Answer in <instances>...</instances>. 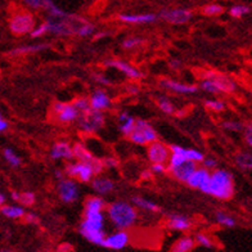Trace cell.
I'll return each mask as SVG.
<instances>
[{"label": "cell", "instance_id": "obj_1", "mask_svg": "<svg viewBox=\"0 0 252 252\" xmlns=\"http://www.w3.org/2000/svg\"><path fill=\"white\" fill-rule=\"evenodd\" d=\"M201 190L220 201L230 199L234 194L233 175L226 170L215 169L213 173H210L209 182Z\"/></svg>", "mask_w": 252, "mask_h": 252}, {"label": "cell", "instance_id": "obj_2", "mask_svg": "<svg viewBox=\"0 0 252 252\" xmlns=\"http://www.w3.org/2000/svg\"><path fill=\"white\" fill-rule=\"evenodd\" d=\"M107 214L113 225L123 230L133 228L138 220V211L135 206L125 201H116L111 203L107 209Z\"/></svg>", "mask_w": 252, "mask_h": 252}, {"label": "cell", "instance_id": "obj_3", "mask_svg": "<svg viewBox=\"0 0 252 252\" xmlns=\"http://www.w3.org/2000/svg\"><path fill=\"white\" fill-rule=\"evenodd\" d=\"M76 121L80 130L83 133L93 135V134L98 133L100 129H103V126L106 125V116H104V113L102 111L90 108L87 112L80 113Z\"/></svg>", "mask_w": 252, "mask_h": 252}, {"label": "cell", "instance_id": "obj_4", "mask_svg": "<svg viewBox=\"0 0 252 252\" xmlns=\"http://www.w3.org/2000/svg\"><path fill=\"white\" fill-rule=\"evenodd\" d=\"M127 138L136 146H148L150 143L157 140V133L147 120L138 119Z\"/></svg>", "mask_w": 252, "mask_h": 252}, {"label": "cell", "instance_id": "obj_5", "mask_svg": "<svg viewBox=\"0 0 252 252\" xmlns=\"http://www.w3.org/2000/svg\"><path fill=\"white\" fill-rule=\"evenodd\" d=\"M35 25H36V20L33 14L27 10H21L14 13L10 18L9 30L16 36H22V35L30 33Z\"/></svg>", "mask_w": 252, "mask_h": 252}, {"label": "cell", "instance_id": "obj_6", "mask_svg": "<svg viewBox=\"0 0 252 252\" xmlns=\"http://www.w3.org/2000/svg\"><path fill=\"white\" fill-rule=\"evenodd\" d=\"M52 112H53L54 119L60 124H72L75 123L79 117V112L72 103L66 102H54L52 106Z\"/></svg>", "mask_w": 252, "mask_h": 252}, {"label": "cell", "instance_id": "obj_7", "mask_svg": "<svg viewBox=\"0 0 252 252\" xmlns=\"http://www.w3.org/2000/svg\"><path fill=\"white\" fill-rule=\"evenodd\" d=\"M64 174L70 178L80 180L83 183H89L93 179L95 174L89 162H83V161H77V162H71L66 166Z\"/></svg>", "mask_w": 252, "mask_h": 252}, {"label": "cell", "instance_id": "obj_8", "mask_svg": "<svg viewBox=\"0 0 252 252\" xmlns=\"http://www.w3.org/2000/svg\"><path fill=\"white\" fill-rule=\"evenodd\" d=\"M201 79L211 80V81L215 84L216 89H218L219 93H225V94L233 93L237 88L236 83H234L230 77L224 75V73L216 72V71H211V70L206 71V72L202 73Z\"/></svg>", "mask_w": 252, "mask_h": 252}, {"label": "cell", "instance_id": "obj_9", "mask_svg": "<svg viewBox=\"0 0 252 252\" xmlns=\"http://www.w3.org/2000/svg\"><path fill=\"white\" fill-rule=\"evenodd\" d=\"M158 17L171 25H186L192 20L193 12L184 8H171L161 10Z\"/></svg>", "mask_w": 252, "mask_h": 252}, {"label": "cell", "instance_id": "obj_10", "mask_svg": "<svg viewBox=\"0 0 252 252\" xmlns=\"http://www.w3.org/2000/svg\"><path fill=\"white\" fill-rule=\"evenodd\" d=\"M170 147H167L165 143L155 140L150 143L147 147V157L151 161V163H167L170 158Z\"/></svg>", "mask_w": 252, "mask_h": 252}, {"label": "cell", "instance_id": "obj_11", "mask_svg": "<svg viewBox=\"0 0 252 252\" xmlns=\"http://www.w3.org/2000/svg\"><path fill=\"white\" fill-rule=\"evenodd\" d=\"M130 236L126 230L120 229L119 232L112 233L110 236H106L102 242V247L108 250H113V251H120L124 250L126 246L129 245Z\"/></svg>", "mask_w": 252, "mask_h": 252}, {"label": "cell", "instance_id": "obj_12", "mask_svg": "<svg viewBox=\"0 0 252 252\" xmlns=\"http://www.w3.org/2000/svg\"><path fill=\"white\" fill-rule=\"evenodd\" d=\"M104 67H111V68H116L121 73H124L127 79L130 80H139L144 77V73L136 67L131 66L129 62L123 60H107L104 62Z\"/></svg>", "mask_w": 252, "mask_h": 252}, {"label": "cell", "instance_id": "obj_13", "mask_svg": "<svg viewBox=\"0 0 252 252\" xmlns=\"http://www.w3.org/2000/svg\"><path fill=\"white\" fill-rule=\"evenodd\" d=\"M58 194L64 203H73L79 198V187L73 180L62 179L58 183Z\"/></svg>", "mask_w": 252, "mask_h": 252}, {"label": "cell", "instance_id": "obj_14", "mask_svg": "<svg viewBox=\"0 0 252 252\" xmlns=\"http://www.w3.org/2000/svg\"><path fill=\"white\" fill-rule=\"evenodd\" d=\"M159 87L178 94H194L198 92V87L192 85V84H184L180 81L170 79H161L159 80Z\"/></svg>", "mask_w": 252, "mask_h": 252}, {"label": "cell", "instance_id": "obj_15", "mask_svg": "<svg viewBox=\"0 0 252 252\" xmlns=\"http://www.w3.org/2000/svg\"><path fill=\"white\" fill-rule=\"evenodd\" d=\"M89 103L90 107L93 110L102 111L103 112V111L111 108V106H112V99H111V96L108 95L107 92H104L102 89H96L92 93V96L89 98Z\"/></svg>", "mask_w": 252, "mask_h": 252}, {"label": "cell", "instance_id": "obj_16", "mask_svg": "<svg viewBox=\"0 0 252 252\" xmlns=\"http://www.w3.org/2000/svg\"><path fill=\"white\" fill-rule=\"evenodd\" d=\"M197 163L193 162V161H189V159H186L183 161L179 165L173 166V167H169V171L173 174V176L175 179H178L179 182L187 183V180L189 179V176L192 175V173L196 170Z\"/></svg>", "mask_w": 252, "mask_h": 252}, {"label": "cell", "instance_id": "obj_17", "mask_svg": "<svg viewBox=\"0 0 252 252\" xmlns=\"http://www.w3.org/2000/svg\"><path fill=\"white\" fill-rule=\"evenodd\" d=\"M119 20L124 24L129 25H150L157 21V16L153 13H140V14H126L119 16Z\"/></svg>", "mask_w": 252, "mask_h": 252}, {"label": "cell", "instance_id": "obj_18", "mask_svg": "<svg viewBox=\"0 0 252 252\" xmlns=\"http://www.w3.org/2000/svg\"><path fill=\"white\" fill-rule=\"evenodd\" d=\"M210 178V170H207L206 167H196V170L193 171L192 175L189 176V179L187 180V184H188L190 188L193 189H201L207 184Z\"/></svg>", "mask_w": 252, "mask_h": 252}, {"label": "cell", "instance_id": "obj_19", "mask_svg": "<svg viewBox=\"0 0 252 252\" xmlns=\"http://www.w3.org/2000/svg\"><path fill=\"white\" fill-rule=\"evenodd\" d=\"M50 158L56 159V161H58V159L71 161V159H73L72 146L67 142L54 143V146L50 150Z\"/></svg>", "mask_w": 252, "mask_h": 252}, {"label": "cell", "instance_id": "obj_20", "mask_svg": "<svg viewBox=\"0 0 252 252\" xmlns=\"http://www.w3.org/2000/svg\"><path fill=\"white\" fill-rule=\"evenodd\" d=\"M167 226L173 230L179 232H188L192 228V221L188 216L180 215V214H171L167 218Z\"/></svg>", "mask_w": 252, "mask_h": 252}, {"label": "cell", "instance_id": "obj_21", "mask_svg": "<svg viewBox=\"0 0 252 252\" xmlns=\"http://www.w3.org/2000/svg\"><path fill=\"white\" fill-rule=\"evenodd\" d=\"M90 182H92V187H93L94 190H95L98 194H100V196L110 194L113 189H115V183H113V180H111L110 178L95 175Z\"/></svg>", "mask_w": 252, "mask_h": 252}, {"label": "cell", "instance_id": "obj_22", "mask_svg": "<svg viewBox=\"0 0 252 252\" xmlns=\"http://www.w3.org/2000/svg\"><path fill=\"white\" fill-rule=\"evenodd\" d=\"M80 233L84 238L89 241L93 245L100 246L103 242V239L106 237V233L103 229H95V228H88V226L80 225Z\"/></svg>", "mask_w": 252, "mask_h": 252}, {"label": "cell", "instance_id": "obj_23", "mask_svg": "<svg viewBox=\"0 0 252 252\" xmlns=\"http://www.w3.org/2000/svg\"><path fill=\"white\" fill-rule=\"evenodd\" d=\"M73 158H77V161H83V162H92L95 156L94 153L88 148L84 143H76L75 146H72Z\"/></svg>", "mask_w": 252, "mask_h": 252}, {"label": "cell", "instance_id": "obj_24", "mask_svg": "<svg viewBox=\"0 0 252 252\" xmlns=\"http://www.w3.org/2000/svg\"><path fill=\"white\" fill-rule=\"evenodd\" d=\"M117 123H119L120 131H121L125 136H127L131 133V130H133L134 124H135V119L127 112H121L119 115Z\"/></svg>", "mask_w": 252, "mask_h": 252}, {"label": "cell", "instance_id": "obj_25", "mask_svg": "<svg viewBox=\"0 0 252 252\" xmlns=\"http://www.w3.org/2000/svg\"><path fill=\"white\" fill-rule=\"evenodd\" d=\"M131 201H133V205L135 206V207H138V209H142L143 211H147V213L157 214L161 211V209H159L158 205H156V203L152 202V201H150V199L143 198V197L134 196Z\"/></svg>", "mask_w": 252, "mask_h": 252}, {"label": "cell", "instance_id": "obj_26", "mask_svg": "<svg viewBox=\"0 0 252 252\" xmlns=\"http://www.w3.org/2000/svg\"><path fill=\"white\" fill-rule=\"evenodd\" d=\"M196 247V241L194 238L190 236L182 237L180 239H178L174 246L171 247V251L173 252H190L194 250Z\"/></svg>", "mask_w": 252, "mask_h": 252}, {"label": "cell", "instance_id": "obj_27", "mask_svg": "<svg viewBox=\"0 0 252 252\" xmlns=\"http://www.w3.org/2000/svg\"><path fill=\"white\" fill-rule=\"evenodd\" d=\"M49 48V44H33V45H24V47L16 48L10 52V56L17 57V56H26V54L36 53V52H41Z\"/></svg>", "mask_w": 252, "mask_h": 252}, {"label": "cell", "instance_id": "obj_28", "mask_svg": "<svg viewBox=\"0 0 252 252\" xmlns=\"http://www.w3.org/2000/svg\"><path fill=\"white\" fill-rule=\"evenodd\" d=\"M1 214L7 216L9 219H22L26 214V210L22 206H5L3 205L0 207Z\"/></svg>", "mask_w": 252, "mask_h": 252}, {"label": "cell", "instance_id": "obj_29", "mask_svg": "<svg viewBox=\"0 0 252 252\" xmlns=\"http://www.w3.org/2000/svg\"><path fill=\"white\" fill-rule=\"evenodd\" d=\"M234 159H236V163L239 169L245 170V171H251L252 169L251 153L247 152V151H241V152L237 153Z\"/></svg>", "mask_w": 252, "mask_h": 252}, {"label": "cell", "instance_id": "obj_30", "mask_svg": "<svg viewBox=\"0 0 252 252\" xmlns=\"http://www.w3.org/2000/svg\"><path fill=\"white\" fill-rule=\"evenodd\" d=\"M84 206H85V211H103L106 209V202L99 197H89Z\"/></svg>", "mask_w": 252, "mask_h": 252}, {"label": "cell", "instance_id": "obj_31", "mask_svg": "<svg viewBox=\"0 0 252 252\" xmlns=\"http://www.w3.org/2000/svg\"><path fill=\"white\" fill-rule=\"evenodd\" d=\"M216 221L219 222L221 226H225V228H233L236 226V219L233 218L232 215L224 213V211H218L215 214Z\"/></svg>", "mask_w": 252, "mask_h": 252}, {"label": "cell", "instance_id": "obj_32", "mask_svg": "<svg viewBox=\"0 0 252 252\" xmlns=\"http://www.w3.org/2000/svg\"><path fill=\"white\" fill-rule=\"evenodd\" d=\"M157 104H158L159 110L162 111L163 113H166V115H174L175 113V106H174V103L167 96H158Z\"/></svg>", "mask_w": 252, "mask_h": 252}, {"label": "cell", "instance_id": "obj_33", "mask_svg": "<svg viewBox=\"0 0 252 252\" xmlns=\"http://www.w3.org/2000/svg\"><path fill=\"white\" fill-rule=\"evenodd\" d=\"M146 44V39H143V37L139 36H131L127 37L126 40L123 41V48L126 50H134L136 48L142 47Z\"/></svg>", "mask_w": 252, "mask_h": 252}, {"label": "cell", "instance_id": "obj_34", "mask_svg": "<svg viewBox=\"0 0 252 252\" xmlns=\"http://www.w3.org/2000/svg\"><path fill=\"white\" fill-rule=\"evenodd\" d=\"M251 12V8L249 5H245V4H237V5H233L229 10V14L233 17V18H242V17L247 16Z\"/></svg>", "mask_w": 252, "mask_h": 252}, {"label": "cell", "instance_id": "obj_35", "mask_svg": "<svg viewBox=\"0 0 252 252\" xmlns=\"http://www.w3.org/2000/svg\"><path fill=\"white\" fill-rule=\"evenodd\" d=\"M4 158L7 159V162L9 163L10 166H13V167H20L22 165V159L21 157L14 152L13 150H10V148H5L4 150Z\"/></svg>", "mask_w": 252, "mask_h": 252}, {"label": "cell", "instance_id": "obj_36", "mask_svg": "<svg viewBox=\"0 0 252 252\" xmlns=\"http://www.w3.org/2000/svg\"><path fill=\"white\" fill-rule=\"evenodd\" d=\"M94 31H95V27L92 24H89L88 21H85V22H83V24L77 27L75 35H77L80 37H89L93 35Z\"/></svg>", "mask_w": 252, "mask_h": 252}, {"label": "cell", "instance_id": "obj_37", "mask_svg": "<svg viewBox=\"0 0 252 252\" xmlns=\"http://www.w3.org/2000/svg\"><path fill=\"white\" fill-rule=\"evenodd\" d=\"M194 241H196V245L205 247V249H214L215 247L213 238L205 234V233H197L196 237H194Z\"/></svg>", "mask_w": 252, "mask_h": 252}, {"label": "cell", "instance_id": "obj_38", "mask_svg": "<svg viewBox=\"0 0 252 252\" xmlns=\"http://www.w3.org/2000/svg\"><path fill=\"white\" fill-rule=\"evenodd\" d=\"M72 106L76 108L77 112H79V115L80 113L87 112L88 110H90V108H92V107H90L89 99H88V98H85V96H79V98H76V99L72 102Z\"/></svg>", "mask_w": 252, "mask_h": 252}, {"label": "cell", "instance_id": "obj_39", "mask_svg": "<svg viewBox=\"0 0 252 252\" xmlns=\"http://www.w3.org/2000/svg\"><path fill=\"white\" fill-rule=\"evenodd\" d=\"M205 106L207 110L213 111V112H221L225 110V103L219 99H207L205 102Z\"/></svg>", "mask_w": 252, "mask_h": 252}, {"label": "cell", "instance_id": "obj_40", "mask_svg": "<svg viewBox=\"0 0 252 252\" xmlns=\"http://www.w3.org/2000/svg\"><path fill=\"white\" fill-rule=\"evenodd\" d=\"M222 12H224V8L219 5V4H209V5H206L202 9V13L207 17L220 16Z\"/></svg>", "mask_w": 252, "mask_h": 252}, {"label": "cell", "instance_id": "obj_41", "mask_svg": "<svg viewBox=\"0 0 252 252\" xmlns=\"http://www.w3.org/2000/svg\"><path fill=\"white\" fill-rule=\"evenodd\" d=\"M186 158L189 159V161H193V162L199 163L202 162V159L205 158V155L201 151L187 150L186 148Z\"/></svg>", "mask_w": 252, "mask_h": 252}, {"label": "cell", "instance_id": "obj_42", "mask_svg": "<svg viewBox=\"0 0 252 252\" xmlns=\"http://www.w3.org/2000/svg\"><path fill=\"white\" fill-rule=\"evenodd\" d=\"M35 201H36L35 193L24 192L20 194V201H18V202H21L24 206H27V207H30V206H32L33 203H35Z\"/></svg>", "mask_w": 252, "mask_h": 252}, {"label": "cell", "instance_id": "obj_43", "mask_svg": "<svg viewBox=\"0 0 252 252\" xmlns=\"http://www.w3.org/2000/svg\"><path fill=\"white\" fill-rule=\"evenodd\" d=\"M222 127L229 131H234V133H239V131H242L243 130V124L241 121H224L222 123Z\"/></svg>", "mask_w": 252, "mask_h": 252}, {"label": "cell", "instance_id": "obj_44", "mask_svg": "<svg viewBox=\"0 0 252 252\" xmlns=\"http://www.w3.org/2000/svg\"><path fill=\"white\" fill-rule=\"evenodd\" d=\"M45 33H48V26H47V24L44 22V24H40L39 26L33 27L32 30H31L30 35H31V37L36 39V37L44 36Z\"/></svg>", "mask_w": 252, "mask_h": 252}, {"label": "cell", "instance_id": "obj_45", "mask_svg": "<svg viewBox=\"0 0 252 252\" xmlns=\"http://www.w3.org/2000/svg\"><path fill=\"white\" fill-rule=\"evenodd\" d=\"M150 170L153 173V175H161L167 171V163H152Z\"/></svg>", "mask_w": 252, "mask_h": 252}, {"label": "cell", "instance_id": "obj_46", "mask_svg": "<svg viewBox=\"0 0 252 252\" xmlns=\"http://www.w3.org/2000/svg\"><path fill=\"white\" fill-rule=\"evenodd\" d=\"M25 5L33 10H40L44 8V0H22Z\"/></svg>", "mask_w": 252, "mask_h": 252}, {"label": "cell", "instance_id": "obj_47", "mask_svg": "<svg viewBox=\"0 0 252 252\" xmlns=\"http://www.w3.org/2000/svg\"><path fill=\"white\" fill-rule=\"evenodd\" d=\"M93 79L95 80L96 84H99V85H106V87H110L112 85L111 83V80L104 75V73H93Z\"/></svg>", "mask_w": 252, "mask_h": 252}, {"label": "cell", "instance_id": "obj_48", "mask_svg": "<svg viewBox=\"0 0 252 252\" xmlns=\"http://www.w3.org/2000/svg\"><path fill=\"white\" fill-rule=\"evenodd\" d=\"M202 163H203V167H206L207 170H215L218 169V165H219V162H218V159L214 158V157H205V158L202 159Z\"/></svg>", "mask_w": 252, "mask_h": 252}, {"label": "cell", "instance_id": "obj_49", "mask_svg": "<svg viewBox=\"0 0 252 252\" xmlns=\"http://www.w3.org/2000/svg\"><path fill=\"white\" fill-rule=\"evenodd\" d=\"M102 163L104 167H107V169H113V167H116V166L119 165V161H117L116 157L108 156L102 158Z\"/></svg>", "mask_w": 252, "mask_h": 252}, {"label": "cell", "instance_id": "obj_50", "mask_svg": "<svg viewBox=\"0 0 252 252\" xmlns=\"http://www.w3.org/2000/svg\"><path fill=\"white\" fill-rule=\"evenodd\" d=\"M245 140H246V144L249 147L252 146V126L251 124L249 125H246L245 127Z\"/></svg>", "mask_w": 252, "mask_h": 252}, {"label": "cell", "instance_id": "obj_51", "mask_svg": "<svg viewBox=\"0 0 252 252\" xmlns=\"http://www.w3.org/2000/svg\"><path fill=\"white\" fill-rule=\"evenodd\" d=\"M140 89L138 87V84H129L127 87H126V93L129 94V95H136V94L139 93Z\"/></svg>", "mask_w": 252, "mask_h": 252}, {"label": "cell", "instance_id": "obj_52", "mask_svg": "<svg viewBox=\"0 0 252 252\" xmlns=\"http://www.w3.org/2000/svg\"><path fill=\"white\" fill-rule=\"evenodd\" d=\"M24 219L26 220L27 222H31V224H32V222H37V220H39V218H37L36 214L26 213V214H25V216H24Z\"/></svg>", "mask_w": 252, "mask_h": 252}, {"label": "cell", "instance_id": "obj_53", "mask_svg": "<svg viewBox=\"0 0 252 252\" xmlns=\"http://www.w3.org/2000/svg\"><path fill=\"white\" fill-rule=\"evenodd\" d=\"M140 178L144 180H151L153 178V173L150 169H144L142 173H140Z\"/></svg>", "mask_w": 252, "mask_h": 252}, {"label": "cell", "instance_id": "obj_54", "mask_svg": "<svg viewBox=\"0 0 252 252\" xmlns=\"http://www.w3.org/2000/svg\"><path fill=\"white\" fill-rule=\"evenodd\" d=\"M9 127V124H8V121H5V120L3 119V117H0V133H3V131H5V130Z\"/></svg>", "mask_w": 252, "mask_h": 252}, {"label": "cell", "instance_id": "obj_55", "mask_svg": "<svg viewBox=\"0 0 252 252\" xmlns=\"http://www.w3.org/2000/svg\"><path fill=\"white\" fill-rule=\"evenodd\" d=\"M180 66H182V62L178 60H171L170 61V67L171 68H174V70H178V68H180Z\"/></svg>", "mask_w": 252, "mask_h": 252}, {"label": "cell", "instance_id": "obj_56", "mask_svg": "<svg viewBox=\"0 0 252 252\" xmlns=\"http://www.w3.org/2000/svg\"><path fill=\"white\" fill-rule=\"evenodd\" d=\"M64 175H66V174H64L63 170H56V171H54V176H56L57 180L64 179Z\"/></svg>", "mask_w": 252, "mask_h": 252}, {"label": "cell", "instance_id": "obj_57", "mask_svg": "<svg viewBox=\"0 0 252 252\" xmlns=\"http://www.w3.org/2000/svg\"><path fill=\"white\" fill-rule=\"evenodd\" d=\"M58 251L60 252H68V251H72V246L67 245V243H64V245H61L60 247H58Z\"/></svg>", "mask_w": 252, "mask_h": 252}, {"label": "cell", "instance_id": "obj_58", "mask_svg": "<svg viewBox=\"0 0 252 252\" xmlns=\"http://www.w3.org/2000/svg\"><path fill=\"white\" fill-rule=\"evenodd\" d=\"M20 194H21L20 192H17V190H13V192L10 193V197L13 198V201H17V202H18V201H20Z\"/></svg>", "mask_w": 252, "mask_h": 252}, {"label": "cell", "instance_id": "obj_59", "mask_svg": "<svg viewBox=\"0 0 252 252\" xmlns=\"http://www.w3.org/2000/svg\"><path fill=\"white\" fill-rule=\"evenodd\" d=\"M107 35H108V33L104 32V31H102V32H99V35H94V40L100 39V37H104V36H107Z\"/></svg>", "mask_w": 252, "mask_h": 252}, {"label": "cell", "instance_id": "obj_60", "mask_svg": "<svg viewBox=\"0 0 252 252\" xmlns=\"http://www.w3.org/2000/svg\"><path fill=\"white\" fill-rule=\"evenodd\" d=\"M4 203H5V196L0 193V207H1V206H3Z\"/></svg>", "mask_w": 252, "mask_h": 252}, {"label": "cell", "instance_id": "obj_61", "mask_svg": "<svg viewBox=\"0 0 252 252\" xmlns=\"http://www.w3.org/2000/svg\"><path fill=\"white\" fill-rule=\"evenodd\" d=\"M0 117H3V115H1V112H0Z\"/></svg>", "mask_w": 252, "mask_h": 252}]
</instances>
